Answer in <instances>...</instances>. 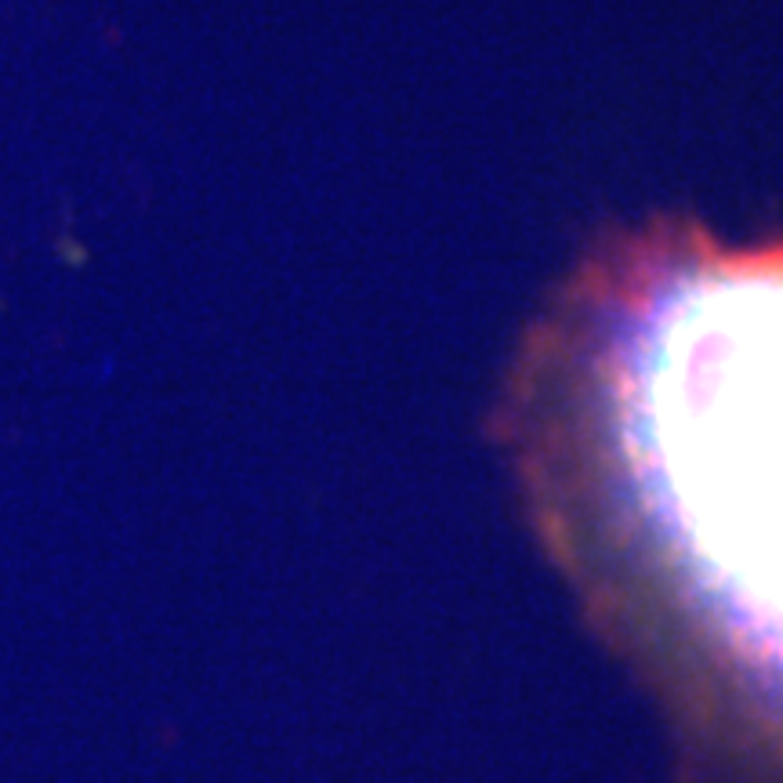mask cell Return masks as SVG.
<instances>
[{
  "instance_id": "6da1fadb",
  "label": "cell",
  "mask_w": 783,
  "mask_h": 783,
  "mask_svg": "<svg viewBox=\"0 0 783 783\" xmlns=\"http://www.w3.org/2000/svg\"><path fill=\"white\" fill-rule=\"evenodd\" d=\"M508 439L678 737L783 729V251L609 236L530 330Z\"/></svg>"
}]
</instances>
